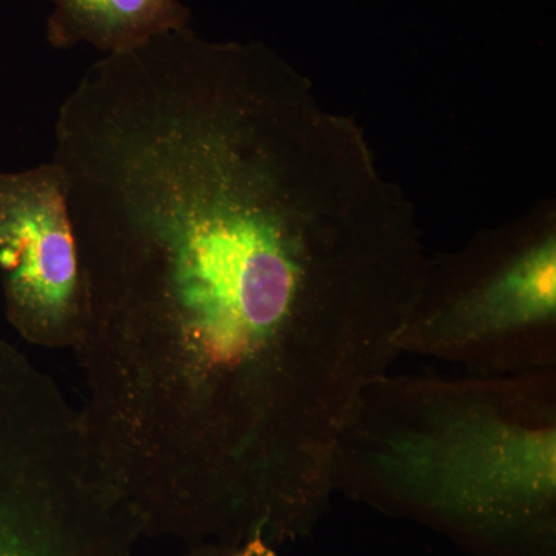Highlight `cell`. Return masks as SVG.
I'll return each mask as SVG.
<instances>
[{
	"label": "cell",
	"instance_id": "obj_3",
	"mask_svg": "<svg viewBox=\"0 0 556 556\" xmlns=\"http://www.w3.org/2000/svg\"><path fill=\"white\" fill-rule=\"evenodd\" d=\"M397 346L470 375L555 371L554 226L506 233L444 265L430 263Z\"/></svg>",
	"mask_w": 556,
	"mask_h": 556
},
{
	"label": "cell",
	"instance_id": "obj_2",
	"mask_svg": "<svg viewBox=\"0 0 556 556\" xmlns=\"http://www.w3.org/2000/svg\"><path fill=\"white\" fill-rule=\"evenodd\" d=\"M141 535L80 409L0 340V556H135Z\"/></svg>",
	"mask_w": 556,
	"mask_h": 556
},
{
	"label": "cell",
	"instance_id": "obj_6",
	"mask_svg": "<svg viewBox=\"0 0 556 556\" xmlns=\"http://www.w3.org/2000/svg\"><path fill=\"white\" fill-rule=\"evenodd\" d=\"M278 551L263 538H251L241 543H208L193 546L188 556H277Z\"/></svg>",
	"mask_w": 556,
	"mask_h": 556
},
{
	"label": "cell",
	"instance_id": "obj_1",
	"mask_svg": "<svg viewBox=\"0 0 556 556\" xmlns=\"http://www.w3.org/2000/svg\"><path fill=\"white\" fill-rule=\"evenodd\" d=\"M331 485L473 556H556V369L383 372L340 431Z\"/></svg>",
	"mask_w": 556,
	"mask_h": 556
},
{
	"label": "cell",
	"instance_id": "obj_4",
	"mask_svg": "<svg viewBox=\"0 0 556 556\" xmlns=\"http://www.w3.org/2000/svg\"><path fill=\"white\" fill-rule=\"evenodd\" d=\"M0 288L7 318L25 342L75 348L83 276L67 188L54 161L0 172Z\"/></svg>",
	"mask_w": 556,
	"mask_h": 556
},
{
	"label": "cell",
	"instance_id": "obj_5",
	"mask_svg": "<svg viewBox=\"0 0 556 556\" xmlns=\"http://www.w3.org/2000/svg\"><path fill=\"white\" fill-rule=\"evenodd\" d=\"M46 36L68 50L89 43L105 56L127 53L150 40L189 28L190 11L179 0H50Z\"/></svg>",
	"mask_w": 556,
	"mask_h": 556
}]
</instances>
